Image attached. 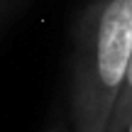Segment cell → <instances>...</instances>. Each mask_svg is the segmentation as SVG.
Instances as JSON below:
<instances>
[{
	"label": "cell",
	"mask_w": 132,
	"mask_h": 132,
	"mask_svg": "<svg viewBox=\"0 0 132 132\" xmlns=\"http://www.w3.org/2000/svg\"><path fill=\"white\" fill-rule=\"evenodd\" d=\"M132 61V0H95L76 27L71 132H108Z\"/></svg>",
	"instance_id": "obj_1"
},
{
	"label": "cell",
	"mask_w": 132,
	"mask_h": 132,
	"mask_svg": "<svg viewBox=\"0 0 132 132\" xmlns=\"http://www.w3.org/2000/svg\"><path fill=\"white\" fill-rule=\"evenodd\" d=\"M130 120H132V61H130V69H127L125 86H122V90H120L118 105H115V113H113V118H110L108 132H125V127L130 125Z\"/></svg>",
	"instance_id": "obj_2"
},
{
	"label": "cell",
	"mask_w": 132,
	"mask_h": 132,
	"mask_svg": "<svg viewBox=\"0 0 132 132\" xmlns=\"http://www.w3.org/2000/svg\"><path fill=\"white\" fill-rule=\"evenodd\" d=\"M52 132H66V130H64V127H61V125H56V127H54V130H52Z\"/></svg>",
	"instance_id": "obj_3"
},
{
	"label": "cell",
	"mask_w": 132,
	"mask_h": 132,
	"mask_svg": "<svg viewBox=\"0 0 132 132\" xmlns=\"http://www.w3.org/2000/svg\"><path fill=\"white\" fill-rule=\"evenodd\" d=\"M125 132H132V120H130V125H127V127H125Z\"/></svg>",
	"instance_id": "obj_4"
}]
</instances>
